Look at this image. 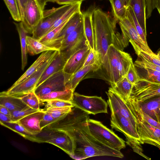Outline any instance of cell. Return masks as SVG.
I'll return each instance as SVG.
<instances>
[{"label":"cell","instance_id":"cell-18","mask_svg":"<svg viewBox=\"0 0 160 160\" xmlns=\"http://www.w3.org/2000/svg\"><path fill=\"white\" fill-rule=\"evenodd\" d=\"M46 142L57 146L70 156L73 154L74 146L72 139L65 131L55 130L54 134Z\"/></svg>","mask_w":160,"mask_h":160},{"label":"cell","instance_id":"cell-15","mask_svg":"<svg viewBox=\"0 0 160 160\" xmlns=\"http://www.w3.org/2000/svg\"><path fill=\"white\" fill-rule=\"evenodd\" d=\"M66 80L65 74L62 70L48 78L36 88L34 92L38 98L52 92L65 90Z\"/></svg>","mask_w":160,"mask_h":160},{"label":"cell","instance_id":"cell-28","mask_svg":"<svg viewBox=\"0 0 160 160\" xmlns=\"http://www.w3.org/2000/svg\"><path fill=\"white\" fill-rule=\"evenodd\" d=\"M129 5L133 9L141 27L146 32V7L145 0H131Z\"/></svg>","mask_w":160,"mask_h":160},{"label":"cell","instance_id":"cell-3","mask_svg":"<svg viewBox=\"0 0 160 160\" xmlns=\"http://www.w3.org/2000/svg\"><path fill=\"white\" fill-rule=\"evenodd\" d=\"M87 126L90 134L106 146L118 151L125 148V141L100 122L89 118Z\"/></svg>","mask_w":160,"mask_h":160},{"label":"cell","instance_id":"cell-43","mask_svg":"<svg viewBox=\"0 0 160 160\" xmlns=\"http://www.w3.org/2000/svg\"><path fill=\"white\" fill-rule=\"evenodd\" d=\"M126 76L129 82L133 85L139 81L140 77L133 63L131 64Z\"/></svg>","mask_w":160,"mask_h":160},{"label":"cell","instance_id":"cell-44","mask_svg":"<svg viewBox=\"0 0 160 160\" xmlns=\"http://www.w3.org/2000/svg\"><path fill=\"white\" fill-rule=\"evenodd\" d=\"M44 112V115L40 123V126L41 130L49 124L58 120V119L53 118L48 112Z\"/></svg>","mask_w":160,"mask_h":160},{"label":"cell","instance_id":"cell-51","mask_svg":"<svg viewBox=\"0 0 160 160\" xmlns=\"http://www.w3.org/2000/svg\"><path fill=\"white\" fill-rule=\"evenodd\" d=\"M127 8L130 5L131 0H121Z\"/></svg>","mask_w":160,"mask_h":160},{"label":"cell","instance_id":"cell-1","mask_svg":"<svg viewBox=\"0 0 160 160\" xmlns=\"http://www.w3.org/2000/svg\"><path fill=\"white\" fill-rule=\"evenodd\" d=\"M89 114L75 106L65 117L43 129L63 131L68 133L73 142L74 153L70 157L74 159L100 156L123 158L124 155L120 151L106 146L90 134L87 126Z\"/></svg>","mask_w":160,"mask_h":160},{"label":"cell","instance_id":"cell-21","mask_svg":"<svg viewBox=\"0 0 160 160\" xmlns=\"http://www.w3.org/2000/svg\"><path fill=\"white\" fill-rule=\"evenodd\" d=\"M44 113L43 110H40L25 116L17 122L29 132L35 135L42 131L40 123Z\"/></svg>","mask_w":160,"mask_h":160},{"label":"cell","instance_id":"cell-4","mask_svg":"<svg viewBox=\"0 0 160 160\" xmlns=\"http://www.w3.org/2000/svg\"><path fill=\"white\" fill-rule=\"evenodd\" d=\"M110 125L112 129L124 134L127 144L134 152L141 156L143 155L142 143L137 130L128 119L120 115L111 114Z\"/></svg>","mask_w":160,"mask_h":160},{"label":"cell","instance_id":"cell-31","mask_svg":"<svg viewBox=\"0 0 160 160\" xmlns=\"http://www.w3.org/2000/svg\"><path fill=\"white\" fill-rule=\"evenodd\" d=\"M26 43L28 52L31 55L46 51L57 50L46 46L32 37L28 36L26 37Z\"/></svg>","mask_w":160,"mask_h":160},{"label":"cell","instance_id":"cell-48","mask_svg":"<svg viewBox=\"0 0 160 160\" xmlns=\"http://www.w3.org/2000/svg\"><path fill=\"white\" fill-rule=\"evenodd\" d=\"M20 7L22 19L23 16L24 10L28 0H17Z\"/></svg>","mask_w":160,"mask_h":160},{"label":"cell","instance_id":"cell-37","mask_svg":"<svg viewBox=\"0 0 160 160\" xmlns=\"http://www.w3.org/2000/svg\"><path fill=\"white\" fill-rule=\"evenodd\" d=\"M3 0L13 20L16 22H21L22 18L18 0Z\"/></svg>","mask_w":160,"mask_h":160},{"label":"cell","instance_id":"cell-11","mask_svg":"<svg viewBox=\"0 0 160 160\" xmlns=\"http://www.w3.org/2000/svg\"><path fill=\"white\" fill-rule=\"evenodd\" d=\"M136 123V129L142 144L146 143L160 149V129L143 120L132 112Z\"/></svg>","mask_w":160,"mask_h":160},{"label":"cell","instance_id":"cell-14","mask_svg":"<svg viewBox=\"0 0 160 160\" xmlns=\"http://www.w3.org/2000/svg\"><path fill=\"white\" fill-rule=\"evenodd\" d=\"M160 95V83L148 82L140 78L133 85L130 97L141 102Z\"/></svg>","mask_w":160,"mask_h":160},{"label":"cell","instance_id":"cell-29","mask_svg":"<svg viewBox=\"0 0 160 160\" xmlns=\"http://www.w3.org/2000/svg\"><path fill=\"white\" fill-rule=\"evenodd\" d=\"M138 102L140 107L145 113L157 121L156 113L160 108V95Z\"/></svg>","mask_w":160,"mask_h":160},{"label":"cell","instance_id":"cell-27","mask_svg":"<svg viewBox=\"0 0 160 160\" xmlns=\"http://www.w3.org/2000/svg\"><path fill=\"white\" fill-rule=\"evenodd\" d=\"M16 27L18 32L21 46L22 54V70L27 63V53L28 52L26 43V37L28 33L24 28L22 22L21 21L19 23L13 22Z\"/></svg>","mask_w":160,"mask_h":160},{"label":"cell","instance_id":"cell-38","mask_svg":"<svg viewBox=\"0 0 160 160\" xmlns=\"http://www.w3.org/2000/svg\"><path fill=\"white\" fill-rule=\"evenodd\" d=\"M70 107H46L44 109V111L48 112L54 118L58 120L62 118L72 110Z\"/></svg>","mask_w":160,"mask_h":160},{"label":"cell","instance_id":"cell-32","mask_svg":"<svg viewBox=\"0 0 160 160\" xmlns=\"http://www.w3.org/2000/svg\"><path fill=\"white\" fill-rule=\"evenodd\" d=\"M0 124L18 133L24 138L32 141L39 143V141L35 135L28 131L18 122H0Z\"/></svg>","mask_w":160,"mask_h":160},{"label":"cell","instance_id":"cell-9","mask_svg":"<svg viewBox=\"0 0 160 160\" xmlns=\"http://www.w3.org/2000/svg\"><path fill=\"white\" fill-rule=\"evenodd\" d=\"M45 6L41 0H28L21 22L28 33L32 34L43 18Z\"/></svg>","mask_w":160,"mask_h":160},{"label":"cell","instance_id":"cell-17","mask_svg":"<svg viewBox=\"0 0 160 160\" xmlns=\"http://www.w3.org/2000/svg\"><path fill=\"white\" fill-rule=\"evenodd\" d=\"M95 8L94 6H91L82 13L84 32L86 43L91 49L96 51L92 19Z\"/></svg>","mask_w":160,"mask_h":160},{"label":"cell","instance_id":"cell-54","mask_svg":"<svg viewBox=\"0 0 160 160\" xmlns=\"http://www.w3.org/2000/svg\"><path fill=\"white\" fill-rule=\"evenodd\" d=\"M156 55L157 57L160 60V51H157Z\"/></svg>","mask_w":160,"mask_h":160},{"label":"cell","instance_id":"cell-25","mask_svg":"<svg viewBox=\"0 0 160 160\" xmlns=\"http://www.w3.org/2000/svg\"><path fill=\"white\" fill-rule=\"evenodd\" d=\"M131 110L138 115L143 120L151 125L160 129V123L154 120L149 115L145 113L140 107L138 102L134 98L130 97L126 101Z\"/></svg>","mask_w":160,"mask_h":160},{"label":"cell","instance_id":"cell-42","mask_svg":"<svg viewBox=\"0 0 160 160\" xmlns=\"http://www.w3.org/2000/svg\"><path fill=\"white\" fill-rule=\"evenodd\" d=\"M75 106L72 101L59 100H52L46 102V107H70L72 108Z\"/></svg>","mask_w":160,"mask_h":160},{"label":"cell","instance_id":"cell-30","mask_svg":"<svg viewBox=\"0 0 160 160\" xmlns=\"http://www.w3.org/2000/svg\"><path fill=\"white\" fill-rule=\"evenodd\" d=\"M74 92L70 89H65L51 92L38 97L42 102L52 100H59L68 101H72Z\"/></svg>","mask_w":160,"mask_h":160},{"label":"cell","instance_id":"cell-49","mask_svg":"<svg viewBox=\"0 0 160 160\" xmlns=\"http://www.w3.org/2000/svg\"><path fill=\"white\" fill-rule=\"evenodd\" d=\"M12 122L11 117L0 112V122Z\"/></svg>","mask_w":160,"mask_h":160},{"label":"cell","instance_id":"cell-36","mask_svg":"<svg viewBox=\"0 0 160 160\" xmlns=\"http://www.w3.org/2000/svg\"><path fill=\"white\" fill-rule=\"evenodd\" d=\"M17 97L29 107L36 110H40V101L34 91Z\"/></svg>","mask_w":160,"mask_h":160},{"label":"cell","instance_id":"cell-26","mask_svg":"<svg viewBox=\"0 0 160 160\" xmlns=\"http://www.w3.org/2000/svg\"><path fill=\"white\" fill-rule=\"evenodd\" d=\"M0 105L3 106L11 112L21 110L27 105L18 97L9 96L1 92Z\"/></svg>","mask_w":160,"mask_h":160},{"label":"cell","instance_id":"cell-57","mask_svg":"<svg viewBox=\"0 0 160 160\" xmlns=\"http://www.w3.org/2000/svg\"><path fill=\"white\" fill-rule=\"evenodd\" d=\"M158 51H160V48L158 49Z\"/></svg>","mask_w":160,"mask_h":160},{"label":"cell","instance_id":"cell-5","mask_svg":"<svg viewBox=\"0 0 160 160\" xmlns=\"http://www.w3.org/2000/svg\"><path fill=\"white\" fill-rule=\"evenodd\" d=\"M118 22L122 31L121 35L125 48L128 45L130 42L138 56L141 52L151 54L154 53L149 47L145 45L143 42L128 18L127 14V10L125 15L119 19Z\"/></svg>","mask_w":160,"mask_h":160},{"label":"cell","instance_id":"cell-16","mask_svg":"<svg viewBox=\"0 0 160 160\" xmlns=\"http://www.w3.org/2000/svg\"><path fill=\"white\" fill-rule=\"evenodd\" d=\"M90 49L86 44L74 52L67 60L63 69L66 81L72 75L83 67Z\"/></svg>","mask_w":160,"mask_h":160},{"label":"cell","instance_id":"cell-46","mask_svg":"<svg viewBox=\"0 0 160 160\" xmlns=\"http://www.w3.org/2000/svg\"><path fill=\"white\" fill-rule=\"evenodd\" d=\"M140 78L151 82L160 83V76L144 75Z\"/></svg>","mask_w":160,"mask_h":160},{"label":"cell","instance_id":"cell-53","mask_svg":"<svg viewBox=\"0 0 160 160\" xmlns=\"http://www.w3.org/2000/svg\"><path fill=\"white\" fill-rule=\"evenodd\" d=\"M42 2L45 5H46L47 2H54V0H41Z\"/></svg>","mask_w":160,"mask_h":160},{"label":"cell","instance_id":"cell-47","mask_svg":"<svg viewBox=\"0 0 160 160\" xmlns=\"http://www.w3.org/2000/svg\"><path fill=\"white\" fill-rule=\"evenodd\" d=\"M85 0H54V2L60 5L72 4L82 2Z\"/></svg>","mask_w":160,"mask_h":160},{"label":"cell","instance_id":"cell-13","mask_svg":"<svg viewBox=\"0 0 160 160\" xmlns=\"http://www.w3.org/2000/svg\"><path fill=\"white\" fill-rule=\"evenodd\" d=\"M106 93L111 114L120 115L124 117L136 129L135 118L126 101L111 87L109 88Z\"/></svg>","mask_w":160,"mask_h":160},{"label":"cell","instance_id":"cell-2","mask_svg":"<svg viewBox=\"0 0 160 160\" xmlns=\"http://www.w3.org/2000/svg\"><path fill=\"white\" fill-rule=\"evenodd\" d=\"M92 19L96 51L102 64L110 45L113 44L123 50L122 38L119 32H116V23L101 8H95Z\"/></svg>","mask_w":160,"mask_h":160},{"label":"cell","instance_id":"cell-55","mask_svg":"<svg viewBox=\"0 0 160 160\" xmlns=\"http://www.w3.org/2000/svg\"><path fill=\"white\" fill-rule=\"evenodd\" d=\"M157 10H158V12L160 15V6H159V8L157 9Z\"/></svg>","mask_w":160,"mask_h":160},{"label":"cell","instance_id":"cell-22","mask_svg":"<svg viewBox=\"0 0 160 160\" xmlns=\"http://www.w3.org/2000/svg\"><path fill=\"white\" fill-rule=\"evenodd\" d=\"M59 51L50 50L42 52L25 72L14 83L12 87L17 85L32 75Z\"/></svg>","mask_w":160,"mask_h":160},{"label":"cell","instance_id":"cell-41","mask_svg":"<svg viewBox=\"0 0 160 160\" xmlns=\"http://www.w3.org/2000/svg\"><path fill=\"white\" fill-rule=\"evenodd\" d=\"M137 60L134 64L136 67L139 68H148L160 72V67L157 66L145 59L142 56L139 55Z\"/></svg>","mask_w":160,"mask_h":160},{"label":"cell","instance_id":"cell-8","mask_svg":"<svg viewBox=\"0 0 160 160\" xmlns=\"http://www.w3.org/2000/svg\"><path fill=\"white\" fill-rule=\"evenodd\" d=\"M72 102L75 107L89 114L108 113V103L101 97L88 96L74 92Z\"/></svg>","mask_w":160,"mask_h":160},{"label":"cell","instance_id":"cell-24","mask_svg":"<svg viewBox=\"0 0 160 160\" xmlns=\"http://www.w3.org/2000/svg\"><path fill=\"white\" fill-rule=\"evenodd\" d=\"M112 89L126 101L130 97L133 85L128 80L126 76L122 77L116 82L111 84Z\"/></svg>","mask_w":160,"mask_h":160},{"label":"cell","instance_id":"cell-12","mask_svg":"<svg viewBox=\"0 0 160 160\" xmlns=\"http://www.w3.org/2000/svg\"><path fill=\"white\" fill-rule=\"evenodd\" d=\"M86 44L83 20L77 28L63 41L59 51L67 60L74 52Z\"/></svg>","mask_w":160,"mask_h":160},{"label":"cell","instance_id":"cell-35","mask_svg":"<svg viewBox=\"0 0 160 160\" xmlns=\"http://www.w3.org/2000/svg\"><path fill=\"white\" fill-rule=\"evenodd\" d=\"M113 20L116 23L126 14L127 8L121 0H112L111 4Z\"/></svg>","mask_w":160,"mask_h":160},{"label":"cell","instance_id":"cell-7","mask_svg":"<svg viewBox=\"0 0 160 160\" xmlns=\"http://www.w3.org/2000/svg\"><path fill=\"white\" fill-rule=\"evenodd\" d=\"M121 51L113 45H110L99 69L102 71L104 78L110 84L120 80L118 69Z\"/></svg>","mask_w":160,"mask_h":160},{"label":"cell","instance_id":"cell-52","mask_svg":"<svg viewBox=\"0 0 160 160\" xmlns=\"http://www.w3.org/2000/svg\"><path fill=\"white\" fill-rule=\"evenodd\" d=\"M157 121L160 123V108L158 109L156 113Z\"/></svg>","mask_w":160,"mask_h":160},{"label":"cell","instance_id":"cell-10","mask_svg":"<svg viewBox=\"0 0 160 160\" xmlns=\"http://www.w3.org/2000/svg\"><path fill=\"white\" fill-rule=\"evenodd\" d=\"M58 52L50 58L42 67L28 78L17 85L13 87L11 86L7 91L1 92L8 95L19 97L34 91L37 84L42 73Z\"/></svg>","mask_w":160,"mask_h":160},{"label":"cell","instance_id":"cell-20","mask_svg":"<svg viewBox=\"0 0 160 160\" xmlns=\"http://www.w3.org/2000/svg\"><path fill=\"white\" fill-rule=\"evenodd\" d=\"M67 61L64 54L59 51L42 73L36 88L52 75L62 70Z\"/></svg>","mask_w":160,"mask_h":160},{"label":"cell","instance_id":"cell-45","mask_svg":"<svg viewBox=\"0 0 160 160\" xmlns=\"http://www.w3.org/2000/svg\"><path fill=\"white\" fill-rule=\"evenodd\" d=\"M139 55L149 62L160 67V60L157 57L156 54L155 53L151 54L145 52H141Z\"/></svg>","mask_w":160,"mask_h":160},{"label":"cell","instance_id":"cell-50","mask_svg":"<svg viewBox=\"0 0 160 160\" xmlns=\"http://www.w3.org/2000/svg\"><path fill=\"white\" fill-rule=\"evenodd\" d=\"M0 112L8 116L11 117V112L6 107L0 105Z\"/></svg>","mask_w":160,"mask_h":160},{"label":"cell","instance_id":"cell-6","mask_svg":"<svg viewBox=\"0 0 160 160\" xmlns=\"http://www.w3.org/2000/svg\"><path fill=\"white\" fill-rule=\"evenodd\" d=\"M73 4L64 5L58 8L44 10L43 18L32 32V37L38 40L40 39Z\"/></svg>","mask_w":160,"mask_h":160},{"label":"cell","instance_id":"cell-40","mask_svg":"<svg viewBox=\"0 0 160 160\" xmlns=\"http://www.w3.org/2000/svg\"><path fill=\"white\" fill-rule=\"evenodd\" d=\"M93 64L97 66L99 70L101 66L102 63L96 51L90 49L83 67Z\"/></svg>","mask_w":160,"mask_h":160},{"label":"cell","instance_id":"cell-39","mask_svg":"<svg viewBox=\"0 0 160 160\" xmlns=\"http://www.w3.org/2000/svg\"><path fill=\"white\" fill-rule=\"evenodd\" d=\"M39 110L27 106L21 110L11 112L10 117L12 122H16L25 116Z\"/></svg>","mask_w":160,"mask_h":160},{"label":"cell","instance_id":"cell-56","mask_svg":"<svg viewBox=\"0 0 160 160\" xmlns=\"http://www.w3.org/2000/svg\"><path fill=\"white\" fill-rule=\"evenodd\" d=\"M108 0V1H109L110 2V4H112V0Z\"/></svg>","mask_w":160,"mask_h":160},{"label":"cell","instance_id":"cell-34","mask_svg":"<svg viewBox=\"0 0 160 160\" xmlns=\"http://www.w3.org/2000/svg\"><path fill=\"white\" fill-rule=\"evenodd\" d=\"M127 14L144 43L147 46H148L147 41V33L141 27L135 16L133 9L130 5L127 8Z\"/></svg>","mask_w":160,"mask_h":160},{"label":"cell","instance_id":"cell-19","mask_svg":"<svg viewBox=\"0 0 160 160\" xmlns=\"http://www.w3.org/2000/svg\"><path fill=\"white\" fill-rule=\"evenodd\" d=\"M83 20V14L81 11L74 14L68 22L51 48L59 51L63 41L77 28Z\"/></svg>","mask_w":160,"mask_h":160},{"label":"cell","instance_id":"cell-33","mask_svg":"<svg viewBox=\"0 0 160 160\" xmlns=\"http://www.w3.org/2000/svg\"><path fill=\"white\" fill-rule=\"evenodd\" d=\"M68 21L64 22L49 32L39 41L42 43L52 48V45L57 39L61 31Z\"/></svg>","mask_w":160,"mask_h":160},{"label":"cell","instance_id":"cell-23","mask_svg":"<svg viewBox=\"0 0 160 160\" xmlns=\"http://www.w3.org/2000/svg\"><path fill=\"white\" fill-rule=\"evenodd\" d=\"M98 70V67L94 64L83 67L72 75L66 82V89H70L74 92L79 82L87 74L92 71H97Z\"/></svg>","mask_w":160,"mask_h":160}]
</instances>
